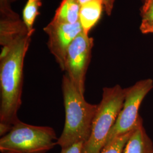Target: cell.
<instances>
[{
    "instance_id": "cell-1",
    "label": "cell",
    "mask_w": 153,
    "mask_h": 153,
    "mask_svg": "<svg viewBox=\"0 0 153 153\" xmlns=\"http://www.w3.org/2000/svg\"><path fill=\"white\" fill-rule=\"evenodd\" d=\"M33 33L25 30L2 45L0 55V136L19 120L22 104L23 63Z\"/></svg>"
},
{
    "instance_id": "cell-2",
    "label": "cell",
    "mask_w": 153,
    "mask_h": 153,
    "mask_svg": "<svg viewBox=\"0 0 153 153\" xmlns=\"http://www.w3.org/2000/svg\"><path fill=\"white\" fill-rule=\"evenodd\" d=\"M61 89L65 111V121L57 145L66 148L79 142H86L90 137L97 104L88 103L65 74L62 76Z\"/></svg>"
},
{
    "instance_id": "cell-3",
    "label": "cell",
    "mask_w": 153,
    "mask_h": 153,
    "mask_svg": "<svg viewBox=\"0 0 153 153\" xmlns=\"http://www.w3.org/2000/svg\"><path fill=\"white\" fill-rule=\"evenodd\" d=\"M126 88L116 85L103 89L102 98L93 119L91 131L82 153H100L123 108Z\"/></svg>"
},
{
    "instance_id": "cell-4",
    "label": "cell",
    "mask_w": 153,
    "mask_h": 153,
    "mask_svg": "<svg viewBox=\"0 0 153 153\" xmlns=\"http://www.w3.org/2000/svg\"><path fill=\"white\" fill-rule=\"evenodd\" d=\"M57 137L49 126L29 125L19 120L0 139L2 153H46L57 145Z\"/></svg>"
},
{
    "instance_id": "cell-5",
    "label": "cell",
    "mask_w": 153,
    "mask_h": 153,
    "mask_svg": "<svg viewBox=\"0 0 153 153\" xmlns=\"http://www.w3.org/2000/svg\"><path fill=\"white\" fill-rule=\"evenodd\" d=\"M153 88V80L145 79L126 88L123 108L107 138L106 144L118 137L134 129L141 116L139 108L146 95Z\"/></svg>"
},
{
    "instance_id": "cell-6",
    "label": "cell",
    "mask_w": 153,
    "mask_h": 153,
    "mask_svg": "<svg viewBox=\"0 0 153 153\" xmlns=\"http://www.w3.org/2000/svg\"><path fill=\"white\" fill-rule=\"evenodd\" d=\"M93 46V38L81 32L69 45L66 56L64 71L76 89L83 95L86 74Z\"/></svg>"
},
{
    "instance_id": "cell-7",
    "label": "cell",
    "mask_w": 153,
    "mask_h": 153,
    "mask_svg": "<svg viewBox=\"0 0 153 153\" xmlns=\"http://www.w3.org/2000/svg\"><path fill=\"white\" fill-rule=\"evenodd\" d=\"M48 36V47L61 69L64 71L66 56L68 48L76 36L82 32L79 21L74 24L63 23L53 20L44 28Z\"/></svg>"
},
{
    "instance_id": "cell-8",
    "label": "cell",
    "mask_w": 153,
    "mask_h": 153,
    "mask_svg": "<svg viewBox=\"0 0 153 153\" xmlns=\"http://www.w3.org/2000/svg\"><path fill=\"white\" fill-rule=\"evenodd\" d=\"M123 153H153V143L144 128L141 117L126 142Z\"/></svg>"
},
{
    "instance_id": "cell-9",
    "label": "cell",
    "mask_w": 153,
    "mask_h": 153,
    "mask_svg": "<svg viewBox=\"0 0 153 153\" xmlns=\"http://www.w3.org/2000/svg\"><path fill=\"white\" fill-rule=\"evenodd\" d=\"M103 9L102 0H91L81 5L79 19L83 33L88 35L91 29L98 22Z\"/></svg>"
},
{
    "instance_id": "cell-10",
    "label": "cell",
    "mask_w": 153,
    "mask_h": 153,
    "mask_svg": "<svg viewBox=\"0 0 153 153\" xmlns=\"http://www.w3.org/2000/svg\"><path fill=\"white\" fill-rule=\"evenodd\" d=\"M80 7V4L76 0H62L52 20L63 23L74 24L79 21Z\"/></svg>"
},
{
    "instance_id": "cell-11",
    "label": "cell",
    "mask_w": 153,
    "mask_h": 153,
    "mask_svg": "<svg viewBox=\"0 0 153 153\" xmlns=\"http://www.w3.org/2000/svg\"><path fill=\"white\" fill-rule=\"evenodd\" d=\"M41 5V1L38 0H28L23 9V22L29 33H33L35 31V29L33 28V25L36 17L39 14V8Z\"/></svg>"
},
{
    "instance_id": "cell-12",
    "label": "cell",
    "mask_w": 153,
    "mask_h": 153,
    "mask_svg": "<svg viewBox=\"0 0 153 153\" xmlns=\"http://www.w3.org/2000/svg\"><path fill=\"white\" fill-rule=\"evenodd\" d=\"M133 130L116 137L104 146L100 153H123L126 143L131 137Z\"/></svg>"
},
{
    "instance_id": "cell-13",
    "label": "cell",
    "mask_w": 153,
    "mask_h": 153,
    "mask_svg": "<svg viewBox=\"0 0 153 153\" xmlns=\"http://www.w3.org/2000/svg\"><path fill=\"white\" fill-rule=\"evenodd\" d=\"M141 16L142 17L141 24L153 22V0H143Z\"/></svg>"
},
{
    "instance_id": "cell-14",
    "label": "cell",
    "mask_w": 153,
    "mask_h": 153,
    "mask_svg": "<svg viewBox=\"0 0 153 153\" xmlns=\"http://www.w3.org/2000/svg\"><path fill=\"white\" fill-rule=\"evenodd\" d=\"M83 142L75 143L66 148H62L60 153H82Z\"/></svg>"
},
{
    "instance_id": "cell-15",
    "label": "cell",
    "mask_w": 153,
    "mask_h": 153,
    "mask_svg": "<svg viewBox=\"0 0 153 153\" xmlns=\"http://www.w3.org/2000/svg\"><path fill=\"white\" fill-rule=\"evenodd\" d=\"M102 1L106 14L108 16H111L114 8L115 0H102Z\"/></svg>"
},
{
    "instance_id": "cell-16",
    "label": "cell",
    "mask_w": 153,
    "mask_h": 153,
    "mask_svg": "<svg viewBox=\"0 0 153 153\" xmlns=\"http://www.w3.org/2000/svg\"><path fill=\"white\" fill-rule=\"evenodd\" d=\"M140 30L143 33H153V22L146 23L141 24Z\"/></svg>"
},
{
    "instance_id": "cell-17",
    "label": "cell",
    "mask_w": 153,
    "mask_h": 153,
    "mask_svg": "<svg viewBox=\"0 0 153 153\" xmlns=\"http://www.w3.org/2000/svg\"><path fill=\"white\" fill-rule=\"evenodd\" d=\"M76 1L80 4V5H82L83 4H85L91 0H76Z\"/></svg>"
},
{
    "instance_id": "cell-18",
    "label": "cell",
    "mask_w": 153,
    "mask_h": 153,
    "mask_svg": "<svg viewBox=\"0 0 153 153\" xmlns=\"http://www.w3.org/2000/svg\"><path fill=\"white\" fill-rule=\"evenodd\" d=\"M38 1H41V0H38Z\"/></svg>"
}]
</instances>
